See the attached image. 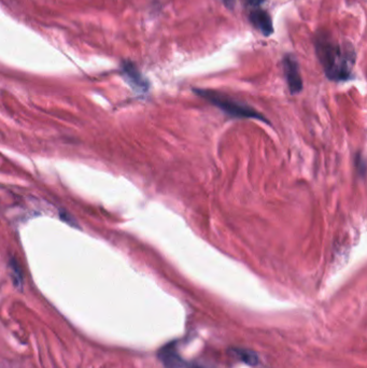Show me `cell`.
Here are the masks:
<instances>
[{
  "mask_svg": "<svg viewBox=\"0 0 367 368\" xmlns=\"http://www.w3.org/2000/svg\"><path fill=\"white\" fill-rule=\"evenodd\" d=\"M314 49L325 76L330 80L342 82L351 79L357 59L351 43L338 42L329 33L322 31L315 34Z\"/></svg>",
  "mask_w": 367,
  "mask_h": 368,
  "instance_id": "obj_1",
  "label": "cell"
},
{
  "mask_svg": "<svg viewBox=\"0 0 367 368\" xmlns=\"http://www.w3.org/2000/svg\"><path fill=\"white\" fill-rule=\"evenodd\" d=\"M185 368H205V367L199 366V365H196V364H192V365H187V364H186Z\"/></svg>",
  "mask_w": 367,
  "mask_h": 368,
  "instance_id": "obj_11",
  "label": "cell"
},
{
  "mask_svg": "<svg viewBox=\"0 0 367 368\" xmlns=\"http://www.w3.org/2000/svg\"><path fill=\"white\" fill-rule=\"evenodd\" d=\"M284 77L292 94H298L303 90V80L300 65L293 54H286L282 61Z\"/></svg>",
  "mask_w": 367,
  "mask_h": 368,
  "instance_id": "obj_3",
  "label": "cell"
},
{
  "mask_svg": "<svg viewBox=\"0 0 367 368\" xmlns=\"http://www.w3.org/2000/svg\"><path fill=\"white\" fill-rule=\"evenodd\" d=\"M234 354L237 355V358H239L245 363L248 365H255L257 364V355L255 352L250 351V350H243V349H235L234 350Z\"/></svg>",
  "mask_w": 367,
  "mask_h": 368,
  "instance_id": "obj_7",
  "label": "cell"
},
{
  "mask_svg": "<svg viewBox=\"0 0 367 368\" xmlns=\"http://www.w3.org/2000/svg\"><path fill=\"white\" fill-rule=\"evenodd\" d=\"M158 358L166 368H185L186 363L178 353L175 343H168L159 350Z\"/></svg>",
  "mask_w": 367,
  "mask_h": 368,
  "instance_id": "obj_6",
  "label": "cell"
},
{
  "mask_svg": "<svg viewBox=\"0 0 367 368\" xmlns=\"http://www.w3.org/2000/svg\"><path fill=\"white\" fill-rule=\"evenodd\" d=\"M193 92L214 106L221 109L228 117L235 119H255L262 121V122L269 123L265 117L262 113L257 112L255 109L242 101L235 100L232 97L220 93V92L206 89H193Z\"/></svg>",
  "mask_w": 367,
  "mask_h": 368,
  "instance_id": "obj_2",
  "label": "cell"
},
{
  "mask_svg": "<svg viewBox=\"0 0 367 368\" xmlns=\"http://www.w3.org/2000/svg\"><path fill=\"white\" fill-rule=\"evenodd\" d=\"M221 1L227 9H231V10H233L235 8V5H236V0H221Z\"/></svg>",
  "mask_w": 367,
  "mask_h": 368,
  "instance_id": "obj_10",
  "label": "cell"
},
{
  "mask_svg": "<svg viewBox=\"0 0 367 368\" xmlns=\"http://www.w3.org/2000/svg\"><path fill=\"white\" fill-rule=\"evenodd\" d=\"M245 5L248 8L256 9V8H262V4L265 2V0H244Z\"/></svg>",
  "mask_w": 367,
  "mask_h": 368,
  "instance_id": "obj_9",
  "label": "cell"
},
{
  "mask_svg": "<svg viewBox=\"0 0 367 368\" xmlns=\"http://www.w3.org/2000/svg\"><path fill=\"white\" fill-rule=\"evenodd\" d=\"M9 265H10V269L12 270L13 278L15 280V282L21 284V282H22V274H21V269H20V267L18 265V263H16V261L12 260V261L10 262Z\"/></svg>",
  "mask_w": 367,
  "mask_h": 368,
  "instance_id": "obj_8",
  "label": "cell"
},
{
  "mask_svg": "<svg viewBox=\"0 0 367 368\" xmlns=\"http://www.w3.org/2000/svg\"><path fill=\"white\" fill-rule=\"evenodd\" d=\"M248 19L252 26L256 28L264 36L268 37L274 32L273 20L266 10L262 8L252 9L250 10Z\"/></svg>",
  "mask_w": 367,
  "mask_h": 368,
  "instance_id": "obj_5",
  "label": "cell"
},
{
  "mask_svg": "<svg viewBox=\"0 0 367 368\" xmlns=\"http://www.w3.org/2000/svg\"><path fill=\"white\" fill-rule=\"evenodd\" d=\"M122 74L125 78L126 81L128 82V84L136 90L137 92H140V93H146L149 90V82L148 80L142 76L141 72L138 70L134 62L131 61H123L122 62Z\"/></svg>",
  "mask_w": 367,
  "mask_h": 368,
  "instance_id": "obj_4",
  "label": "cell"
}]
</instances>
